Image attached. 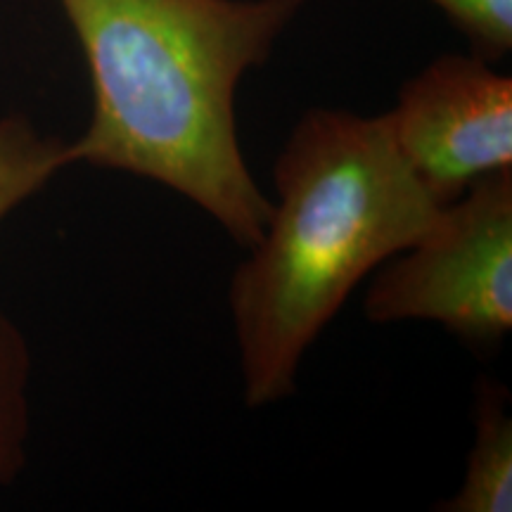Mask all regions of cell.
Wrapping results in <instances>:
<instances>
[{
    "instance_id": "6",
    "label": "cell",
    "mask_w": 512,
    "mask_h": 512,
    "mask_svg": "<svg viewBox=\"0 0 512 512\" xmlns=\"http://www.w3.org/2000/svg\"><path fill=\"white\" fill-rule=\"evenodd\" d=\"M69 162V143L24 117L0 119V223L41 192Z\"/></svg>"
},
{
    "instance_id": "7",
    "label": "cell",
    "mask_w": 512,
    "mask_h": 512,
    "mask_svg": "<svg viewBox=\"0 0 512 512\" xmlns=\"http://www.w3.org/2000/svg\"><path fill=\"white\" fill-rule=\"evenodd\" d=\"M31 351L27 337L0 311V484L27 463Z\"/></svg>"
},
{
    "instance_id": "4",
    "label": "cell",
    "mask_w": 512,
    "mask_h": 512,
    "mask_svg": "<svg viewBox=\"0 0 512 512\" xmlns=\"http://www.w3.org/2000/svg\"><path fill=\"white\" fill-rule=\"evenodd\" d=\"M396 150L439 204L512 169V79L477 55H444L384 114Z\"/></svg>"
},
{
    "instance_id": "5",
    "label": "cell",
    "mask_w": 512,
    "mask_h": 512,
    "mask_svg": "<svg viewBox=\"0 0 512 512\" xmlns=\"http://www.w3.org/2000/svg\"><path fill=\"white\" fill-rule=\"evenodd\" d=\"M441 512L512 510V415L503 384H477L475 441L467 453L465 477L458 491L437 505Z\"/></svg>"
},
{
    "instance_id": "8",
    "label": "cell",
    "mask_w": 512,
    "mask_h": 512,
    "mask_svg": "<svg viewBox=\"0 0 512 512\" xmlns=\"http://www.w3.org/2000/svg\"><path fill=\"white\" fill-rule=\"evenodd\" d=\"M470 43L472 55L498 62L512 50V0H427Z\"/></svg>"
},
{
    "instance_id": "3",
    "label": "cell",
    "mask_w": 512,
    "mask_h": 512,
    "mask_svg": "<svg viewBox=\"0 0 512 512\" xmlns=\"http://www.w3.org/2000/svg\"><path fill=\"white\" fill-rule=\"evenodd\" d=\"M363 313L377 325L427 320L496 349L512 330V169L477 178L425 238L384 261Z\"/></svg>"
},
{
    "instance_id": "1",
    "label": "cell",
    "mask_w": 512,
    "mask_h": 512,
    "mask_svg": "<svg viewBox=\"0 0 512 512\" xmlns=\"http://www.w3.org/2000/svg\"><path fill=\"white\" fill-rule=\"evenodd\" d=\"M311 0H60L93 114L69 162L166 185L249 249L271 197L238 136L240 81Z\"/></svg>"
},
{
    "instance_id": "2",
    "label": "cell",
    "mask_w": 512,
    "mask_h": 512,
    "mask_svg": "<svg viewBox=\"0 0 512 512\" xmlns=\"http://www.w3.org/2000/svg\"><path fill=\"white\" fill-rule=\"evenodd\" d=\"M278 200L228 287L242 399L297 392L311 344L384 261L437 226L439 204L396 150L384 114L311 107L273 164Z\"/></svg>"
}]
</instances>
